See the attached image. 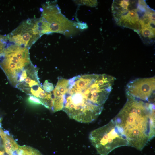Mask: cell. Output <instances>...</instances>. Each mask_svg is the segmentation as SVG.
Returning <instances> with one entry per match:
<instances>
[{
  "label": "cell",
  "mask_w": 155,
  "mask_h": 155,
  "mask_svg": "<svg viewBox=\"0 0 155 155\" xmlns=\"http://www.w3.org/2000/svg\"><path fill=\"white\" fill-rule=\"evenodd\" d=\"M115 78L106 74L79 75L59 78L54 89L63 103L62 110L71 119L91 123L101 114Z\"/></svg>",
  "instance_id": "1"
},
{
  "label": "cell",
  "mask_w": 155,
  "mask_h": 155,
  "mask_svg": "<svg viewBox=\"0 0 155 155\" xmlns=\"http://www.w3.org/2000/svg\"><path fill=\"white\" fill-rule=\"evenodd\" d=\"M127 97L124 106L113 119L130 146L142 150L155 136L154 104Z\"/></svg>",
  "instance_id": "2"
},
{
  "label": "cell",
  "mask_w": 155,
  "mask_h": 155,
  "mask_svg": "<svg viewBox=\"0 0 155 155\" xmlns=\"http://www.w3.org/2000/svg\"><path fill=\"white\" fill-rule=\"evenodd\" d=\"M10 43L0 54V67L16 87L22 71L32 64L29 49Z\"/></svg>",
  "instance_id": "3"
},
{
  "label": "cell",
  "mask_w": 155,
  "mask_h": 155,
  "mask_svg": "<svg viewBox=\"0 0 155 155\" xmlns=\"http://www.w3.org/2000/svg\"><path fill=\"white\" fill-rule=\"evenodd\" d=\"M89 138L100 155H108L117 148L130 146L126 137L119 131L113 119L106 124L91 131Z\"/></svg>",
  "instance_id": "4"
},
{
  "label": "cell",
  "mask_w": 155,
  "mask_h": 155,
  "mask_svg": "<svg viewBox=\"0 0 155 155\" xmlns=\"http://www.w3.org/2000/svg\"><path fill=\"white\" fill-rule=\"evenodd\" d=\"M38 23L41 35L53 32L65 35L73 33L77 26L61 14L60 9L54 3L47 2L42 6Z\"/></svg>",
  "instance_id": "5"
},
{
  "label": "cell",
  "mask_w": 155,
  "mask_h": 155,
  "mask_svg": "<svg viewBox=\"0 0 155 155\" xmlns=\"http://www.w3.org/2000/svg\"><path fill=\"white\" fill-rule=\"evenodd\" d=\"M41 36L38 19L29 18L22 22L7 36L10 42L29 49Z\"/></svg>",
  "instance_id": "6"
},
{
  "label": "cell",
  "mask_w": 155,
  "mask_h": 155,
  "mask_svg": "<svg viewBox=\"0 0 155 155\" xmlns=\"http://www.w3.org/2000/svg\"><path fill=\"white\" fill-rule=\"evenodd\" d=\"M155 77L137 78L127 85V97L152 102L155 96Z\"/></svg>",
  "instance_id": "7"
},
{
  "label": "cell",
  "mask_w": 155,
  "mask_h": 155,
  "mask_svg": "<svg viewBox=\"0 0 155 155\" xmlns=\"http://www.w3.org/2000/svg\"><path fill=\"white\" fill-rule=\"evenodd\" d=\"M0 137L2 139L5 152L8 154L18 149L19 147L13 138L10 136L7 131H4L2 128L0 129Z\"/></svg>",
  "instance_id": "8"
},
{
  "label": "cell",
  "mask_w": 155,
  "mask_h": 155,
  "mask_svg": "<svg viewBox=\"0 0 155 155\" xmlns=\"http://www.w3.org/2000/svg\"><path fill=\"white\" fill-rule=\"evenodd\" d=\"M18 153L19 155H43L38 150L26 146H19Z\"/></svg>",
  "instance_id": "9"
},
{
  "label": "cell",
  "mask_w": 155,
  "mask_h": 155,
  "mask_svg": "<svg viewBox=\"0 0 155 155\" xmlns=\"http://www.w3.org/2000/svg\"><path fill=\"white\" fill-rule=\"evenodd\" d=\"M140 33L142 37L145 38H151L154 37L155 31L149 28L145 27L142 28Z\"/></svg>",
  "instance_id": "10"
},
{
  "label": "cell",
  "mask_w": 155,
  "mask_h": 155,
  "mask_svg": "<svg viewBox=\"0 0 155 155\" xmlns=\"http://www.w3.org/2000/svg\"><path fill=\"white\" fill-rule=\"evenodd\" d=\"M7 36L0 35V54L4 51L7 45L8 41Z\"/></svg>",
  "instance_id": "11"
},
{
  "label": "cell",
  "mask_w": 155,
  "mask_h": 155,
  "mask_svg": "<svg viewBox=\"0 0 155 155\" xmlns=\"http://www.w3.org/2000/svg\"><path fill=\"white\" fill-rule=\"evenodd\" d=\"M27 101L29 103L32 105H42V103L40 100L33 95H30L27 99Z\"/></svg>",
  "instance_id": "12"
},
{
  "label": "cell",
  "mask_w": 155,
  "mask_h": 155,
  "mask_svg": "<svg viewBox=\"0 0 155 155\" xmlns=\"http://www.w3.org/2000/svg\"><path fill=\"white\" fill-rule=\"evenodd\" d=\"M78 4H84L91 7H95L97 5V2L96 0L78 1H75Z\"/></svg>",
  "instance_id": "13"
},
{
  "label": "cell",
  "mask_w": 155,
  "mask_h": 155,
  "mask_svg": "<svg viewBox=\"0 0 155 155\" xmlns=\"http://www.w3.org/2000/svg\"><path fill=\"white\" fill-rule=\"evenodd\" d=\"M42 87L46 92L48 93L52 92L54 89L53 84L49 82L47 80H46L44 83Z\"/></svg>",
  "instance_id": "14"
},
{
  "label": "cell",
  "mask_w": 155,
  "mask_h": 155,
  "mask_svg": "<svg viewBox=\"0 0 155 155\" xmlns=\"http://www.w3.org/2000/svg\"><path fill=\"white\" fill-rule=\"evenodd\" d=\"M118 2L119 6L122 9L124 10H128L130 4L129 1L126 0L119 1Z\"/></svg>",
  "instance_id": "15"
},
{
  "label": "cell",
  "mask_w": 155,
  "mask_h": 155,
  "mask_svg": "<svg viewBox=\"0 0 155 155\" xmlns=\"http://www.w3.org/2000/svg\"><path fill=\"white\" fill-rule=\"evenodd\" d=\"M77 26L79 28L84 29H87L88 28V26L86 23H82L80 22L77 23Z\"/></svg>",
  "instance_id": "16"
},
{
  "label": "cell",
  "mask_w": 155,
  "mask_h": 155,
  "mask_svg": "<svg viewBox=\"0 0 155 155\" xmlns=\"http://www.w3.org/2000/svg\"><path fill=\"white\" fill-rule=\"evenodd\" d=\"M1 124H0V129L1 128Z\"/></svg>",
  "instance_id": "17"
}]
</instances>
